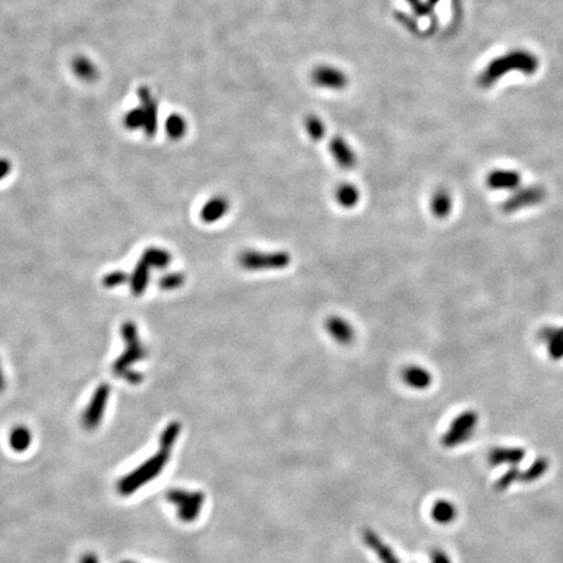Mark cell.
<instances>
[{
  "mask_svg": "<svg viewBox=\"0 0 563 563\" xmlns=\"http://www.w3.org/2000/svg\"><path fill=\"white\" fill-rule=\"evenodd\" d=\"M305 128H307L309 137H310L313 141H319V140H322V138L325 137V135H326L325 124L322 123L321 119L314 117V115L307 118V120H305Z\"/></svg>",
  "mask_w": 563,
  "mask_h": 563,
  "instance_id": "24",
  "label": "cell"
},
{
  "mask_svg": "<svg viewBox=\"0 0 563 563\" xmlns=\"http://www.w3.org/2000/svg\"><path fill=\"white\" fill-rule=\"evenodd\" d=\"M12 171V164L6 158H0V180H3Z\"/></svg>",
  "mask_w": 563,
  "mask_h": 563,
  "instance_id": "34",
  "label": "cell"
},
{
  "mask_svg": "<svg viewBox=\"0 0 563 563\" xmlns=\"http://www.w3.org/2000/svg\"><path fill=\"white\" fill-rule=\"evenodd\" d=\"M477 421L479 418L473 411L461 413L446 430L441 444L446 449H454L456 446L463 445L464 442H467L472 437Z\"/></svg>",
  "mask_w": 563,
  "mask_h": 563,
  "instance_id": "5",
  "label": "cell"
},
{
  "mask_svg": "<svg viewBox=\"0 0 563 563\" xmlns=\"http://www.w3.org/2000/svg\"><path fill=\"white\" fill-rule=\"evenodd\" d=\"M141 258L146 261L150 267H157V269H164L171 264L170 252H167L162 248H157V246H150L145 249Z\"/></svg>",
  "mask_w": 563,
  "mask_h": 563,
  "instance_id": "22",
  "label": "cell"
},
{
  "mask_svg": "<svg viewBox=\"0 0 563 563\" xmlns=\"http://www.w3.org/2000/svg\"><path fill=\"white\" fill-rule=\"evenodd\" d=\"M185 282V277L183 273L164 274L159 279V287L164 291H173L180 289Z\"/></svg>",
  "mask_w": 563,
  "mask_h": 563,
  "instance_id": "27",
  "label": "cell"
},
{
  "mask_svg": "<svg viewBox=\"0 0 563 563\" xmlns=\"http://www.w3.org/2000/svg\"><path fill=\"white\" fill-rule=\"evenodd\" d=\"M538 65L540 63L536 55L527 50H514L491 60L480 74L479 85L482 88H491L508 72L514 71L532 76L536 73Z\"/></svg>",
  "mask_w": 563,
  "mask_h": 563,
  "instance_id": "1",
  "label": "cell"
},
{
  "mask_svg": "<svg viewBox=\"0 0 563 563\" xmlns=\"http://www.w3.org/2000/svg\"><path fill=\"white\" fill-rule=\"evenodd\" d=\"M430 517L438 524L447 526L451 524L458 517V510L451 501L437 500L430 510Z\"/></svg>",
  "mask_w": 563,
  "mask_h": 563,
  "instance_id": "16",
  "label": "cell"
},
{
  "mask_svg": "<svg viewBox=\"0 0 563 563\" xmlns=\"http://www.w3.org/2000/svg\"><path fill=\"white\" fill-rule=\"evenodd\" d=\"M166 133L171 140H180L187 132V123L179 114H173L166 120Z\"/></svg>",
  "mask_w": 563,
  "mask_h": 563,
  "instance_id": "23",
  "label": "cell"
},
{
  "mask_svg": "<svg viewBox=\"0 0 563 563\" xmlns=\"http://www.w3.org/2000/svg\"><path fill=\"white\" fill-rule=\"evenodd\" d=\"M228 201L223 196H216L210 199L201 210V219L205 223H216L223 218L228 211Z\"/></svg>",
  "mask_w": 563,
  "mask_h": 563,
  "instance_id": "14",
  "label": "cell"
},
{
  "mask_svg": "<svg viewBox=\"0 0 563 563\" xmlns=\"http://www.w3.org/2000/svg\"><path fill=\"white\" fill-rule=\"evenodd\" d=\"M363 537L365 544L372 549L382 563H400L398 555L394 553L390 546L382 541L377 534H374L371 529H365Z\"/></svg>",
  "mask_w": 563,
  "mask_h": 563,
  "instance_id": "13",
  "label": "cell"
},
{
  "mask_svg": "<svg viewBox=\"0 0 563 563\" xmlns=\"http://www.w3.org/2000/svg\"><path fill=\"white\" fill-rule=\"evenodd\" d=\"M406 1H409L411 7L418 16H427L433 11V8L428 4V1H421V0H406Z\"/></svg>",
  "mask_w": 563,
  "mask_h": 563,
  "instance_id": "31",
  "label": "cell"
},
{
  "mask_svg": "<svg viewBox=\"0 0 563 563\" xmlns=\"http://www.w3.org/2000/svg\"><path fill=\"white\" fill-rule=\"evenodd\" d=\"M150 269L152 267L143 258L137 263L133 273L129 275V286L133 296H141L145 292L150 278Z\"/></svg>",
  "mask_w": 563,
  "mask_h": 563,
  "instance_id": "15",
  "label": "cell"
},
{
  "mask_svg": "<svg viewBox=\"0 0 563 563\" xmlns=\"http://www.w3.org/2000/svg\"><path fill=\"white\" fill-rule=\"evenodd\" d=\"M6 386H7V382H6V377H4V372H3V368H1V363H0V394H1L3 391L6 390Z\"/></svg>",
  "mask_w": 563,
  "mask_h": 563,
  "instance_id": "36",
  "label": "cell"
},
{
  "mask_svg": "<svg viewBox=\"0 0 563 563\" xmlns=\"http://www.w3.org/2000/svg\"><path fill=\"white\" fill-rule=\"evenodd\" d=\"M80 563H100L98 557L93 553H86L80 558Z\"/></svg>",
  "mask_w": 563,
  "mask_h": 563,
  "instance_id": "35",
  "label": "cell"
},
{
  "mask_svg": "<svg viewBox=\"0 0 563 563\" xmlns=\"http://www.w3.org/2000/svg\"><path fill=\"white\" fill-rule=\"evenodd\" d=\"M110 395H111V388L109 383H100L93 392L91 402L82 412L81 424L86 430L91 432L100 427L103 415L107 409Z\"/></svg>",
  "mask_w": 563,
  "mask_h": 563,
  "instance_id": "6",
  "label": "cell"
},
{
  "mask_svg": "<svg viewBox=\"0 0 563 563\" xmlns=\"http://www.w3.org/2000/svg\"><path fill=\"white\" fill-rule=\"evenodd\" d=\"M120 334L124 340V343H129V342H136L140 340L138 336V329H137L136 324L132 321H126L121 329H120Z\"/></svg>",
  "mask_w": 563,
  "mask_h": 563,
  "instance_id": "30",
  "label": "cell"
},
{
  "mask_svg": "<svg viewBox=\"0 0 563 563\" xmlns=\"http://www.w3.org/2000/svg\"><path fill=\"white\" fill-rule=\"evenodd\" d=\"M520 479V470L517 465L510 467L506 472L501 476L500 479L494 484V488L497 491H505L509 489L512 484L519 482Z\"/></svg>",
  "mask_w": 563,
  "mask_h": 563,
  "instance_id": "25",
  "label": "cell"
},
{
  "mask_svg": "<svg viewBox=\"0 0 563 563\" xmlns=\"http://www.w3.org/2000/svg\"><path fill=\"white\" fill-rule=\"evenodd\" d=\"M33 442L32 432L24 425H18L9 432L8 444L15 453H25Z\"/></svg>",
  "mask_w": 563,
  "mask_h": 563,
  "instance_id": "17",
  "label": "cell"
},
{
  "mask_svg": "<svg viewBox=\"0 0 563 563\" xmlns=\"http://www.w3.org/2000/svg\"><path fill=\"white\" fill-rule=\"evenodd\" d=\"M491 185L496 187H505V185H514L515 183L518 182V175L515 173H510V171H498L494 173L491 176Z\"/></svg>",
  "mask_w": 563,
  "mask_h": 563,
  "instance_id": "29",
  "label": "cell"
},
{
  "mask_svg": "<svg viewBox=\"0 0 563 563\" xmlns=\"http://www.w3.org/2000/svg\"><path fill=\"white\" fill-rule=\"evenodd\" d=\"M330 153L343 170H352L356 166V154L342 137H334L330 141Z\"/></svg>",
  "mask_w": 563,
  "mask_h": 563,
  "instance_id": "12",
  "label": "cell"
},
{
  "mask_svg": "<svg viewBox=\"0 0 563 563\" xmlns=\"http://www.w3.org/2000/svg\"><path fill=\"white\" fill-rule=\"evenodd\" d=\"M437 3H439V0H428V4H429L432 8L436 6Z\"/></svg>",
  "mask_w": 563,
  "mask_h": 563,
  "instance_id": "37",
  "label": "cell"
},
{
  "mask_svg": "<svg viewBox=\"0 0 563 563\" xmlns=\"http://www.w3.org/2000/svg\"><path fill=\"white\" fill-rule=\"evenodd\" d=\"M526 449L518 446H497L488 453V463L497 467L508 464L510 467L518 465L526 458Z\"/></svg>",
  "mask_w": 563,
  "mask_h": 563,
  "instance_id": "9",
  "label": "cell"
},
{
  "mask_svg": "<svg viewBox=\"0 0 563 563\" xmlns=\"http://www.w3.org/2000/svg\"><path fill=\"white\" fill-rule=\"evenodd\" d=\"M430 559H432V563H453L450 555L441 549L433 550L430 555Z\"/></svg>",
  "mask_w": 563,
  "mask_h": 563,
  "instance_id": "33",
  "label": "cell"
},
{
  "mask_svg": "<svg viewBox=\"0 0 563 563\" xmlns=\"http://www.w3.org/2000/svg\"><path fill=\"white\" fill-rule=\"evenodd\" d=\"M239 264L246 270H281L287 267L291 257L287 252H257L246 251L239 256Z\"/></svg>",
  "mask_w": 563,
  "mask_h": 563,
  "instance_id": "3",
  "label": "cell"
},
{
  "mask_svg": "<svg viewBox=\"0 0 563 563\" xmlns=\"http://www.w3.org/2000/svg\"><path fill=\"white\" fill-rule=\"evenodd\" d=\"M121 378H124L128 383H131V385H140L141 382L144 381V376L141 374L140 372H136V371H132V369H128L126 372L123 373L121 376H120Z\"/></svg>",
  "mask_w": 563,
  "mask_h": 563,
  "instance_id": "32",
  "label": "cell"
},
{
  "mask_svg": "<svg viewBox=\"0 0 563 563\" xmlns=\"http://www.w3.org/2000/svg\"><path fill=\"white\" fill-rule=\"evenodd\" d=\"M171 450L173 449L159 446L158 453L152 455L149 459H146L144 463L140 464L133 471L123 476L117 485L119 494L123 497H129V496L135 494L140 488H143L146 484L153 482L155 477H158L162 473L164 467L168 463Z\"/></svg>",
  "mask_w": 563,
  "mask_h": 563,
  "instance_id": "2",
  "label": "cell"
},
{
  "mask_svg": "<svg viewBox=\"0 0 563 563\" xmlns=\"http://www.w3.org/2000/svg\"><path fill=\"white\" fill-rule=\"evenodd\" d=\"M336 202L342 208L352 209L360 201V192L352 184L345 183V184H340L338 187V190L336 192Z\"/></svg>",
  "mask_w": 563,
  "mask_h": 563,
  "instance_id": "20",
  "label": "cell"
},
{
  "mask_svg": "<svg viewBox=\"0 0 563 563\" xmlns=\"http://www.w3.org/2000/svg\"><path fill=\"white\" fill-rule=\"evenodd\" d=\"M138 100L144 111V132L147 137H153L158 129V105L155 102L149 88L143 86L138 89Z\"/></svg>",
  "mask_w": 563,
  "mask_h": 563,
  "instance_id": "8",
  "label": "cell"
},
{
  "mask_svg": "<svg viewBox=\"0 0 563 563\" xmlns=\"http://www.w3.org/2000/svg\"><path fill=\"white\" fill-rule=\"evenodd\" d=\"M127 282H129V275L128 274L121 272V270H115V272H111V273L106 274L103 277L102 284L106 289H115V287H119V286H121V284H124Z\"/></svg>",
  "mask_w": 563,
  "mask_h": 563,
  "instance_id": "28",
  "label": "cell"
},
{
  "mask_svg": "<svg viewBox=\"0 0 563 563\" xmlns=\"http://www.w3.org/2000/svg\"><path fill=\"white\" fill-rule=\"evenodd\" d=\"M166 498L176 508V514L184 523H192L200 517L205 497L201 491L171 489Z\"/></svg>",
  "mask_w": 563,
  "mask_h": 563,
  "instance_id": "4",
  "label": "cell"
},
{
  "mask_svg": "<svg viewBox=\"0 0 563 563\" xmlns=\"http://www.w3.org/2000/svg\"><path fill=\"white\" fill-rule=\"evenodd\" d=\"M312 80L314 82V85L329 91H342L348 84L345 73L336 67H329V65L316 68L312 73Z\"/></svg>",
  "mask_w": 563,
  "mask_h": 563,
  "instance_id": "7",
  "label": "cell"
},
{
  "mask_svg": "<svg viewBox=\"0 0 563 563\" xmlns=\"http://www.w3.org/2000/svg\"><path fill=\"white\" fill-rule=\"evenodd\" d=\"M120 563H137L135 561H121Z\"/></svg>",
  "mask_w": 563,
  "mask_h": 563,
  "instance_id": "38",
  "label": "cell"
},
{
  "mask_svg": "<svg viewBox=\"0 0 563 563\" xmlns=\"http://www.w3.org/2000/svg\"><path fill=\"white\" fill-rule=\"evenodd\" d=\"M72 69L74 74L81 79L82 81L93 82L95 81L100 76L97 65L91 62V59L85 56H77L74 58L72 63Z\"/></svg>",
  "mask_w": 563,
  "mask_h": 563,
  "instance_id": "18",
  "label": "cell"
},
{
  "mask_svg": "<svg viewBox=\"0 0 563 563\" xmlns=\"http://www.w3.org/2000/svg\"><path fill=\"white\" fill-rule=\"evenodd\" d=\"M126 345L127 347L123 351V354L120 355L115 360V363L112 364V373L117 377H120L126 371L131 369L132 364L138 363L140 360L145 359L146 355H147V351L141 343V340L129 342V343H126Z\"/></svg>",
  "mask_w": 563,
  "mask_h": 563,
  "instance_id": "10",
  "label": "cell"
},
{
  "mask_svg": "<svg viewBox=\"0 0 563 563\" xmlns=\"http://www.w3.org/2000/svg\"><path fill=\"white\" fill-rule=\"evenodd\" d=\"M403 380L409 388L423 390V389H427L428 386L430 385V374L427 371H424L423 368L409 366L403 372Z\"/></svg>",
  "mask_w": 563,
  "mask_h": 563,
  "instance_id": "21",
  "label": "cell"
},
{
  "mask_svg": "<svg viewBox=\"0 0 563 563\" xmlns=\"http://www.w3.org/2000/svg\"><path fill=\"white\" fill-rule=\"evenodd\" d=\"M549 465H550V462L546 456H538L536 461L528 467L527 470L520 471L519 482H523V484L536 482L538 479L545 476V473L549 470Z\"/></svg>",
  "mask_w": 563,
  "mask_h": 563,
  "instance_id": "19",
  "label": "cell"
},
{
  "mask_svg": "<svg viewBox=\"0 0 563 563\" xmlns=\"http://www.w3.org/2000/svg\"><path fill=\"white\" fill-rule=\"evenodd\" d=\"M326 329L331 338L340 345H348L354 342V329L345 318L338 316L327 318Z\"/></svg>",
  "mask_w": 563,
  "mask_h": 563,
  "instance_id": "11",
  "label": "cell"
},
{
  "mask_svg": "<svg viewBox=\"0 0 563 563\" xmlns=\"http://www.w3.org/2000/svg\"><path fill=\"white\" fill-rule=\"evenodd\" d=\"M123 124L129 131L143 129L144 128V111L143 109L137 107V109L128 111L126 117L123 119Z\"/></svg>",
  "mask_w": 563,
  "mask_h": 563,
  "instance_id": "26",
  "label": "cell"
}]
</instances>
